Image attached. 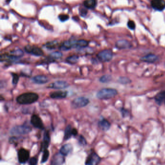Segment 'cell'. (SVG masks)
I'll list each match as a JSON object with an SVG mask.
<instances>
[{
	"instance_id": "cell-8",
	"label": "cell",
	"mask_w": 165,
	"mask_h": 165,
	"mask_svg": "<svg viewBox=\"0 0 165 165\" xmlns=\"http://www.w3.org/2000/svg\"><path fill=\"white\" fill-rule=\"evenodd\" d=\"M101 160L100 157L95 152H92L89 154L86 160L85 164L87 165H96L99 163Z\"/></svg>"
},
{
	"instance_id": "cell-11",
	"label": "cell",
	"mask_w": 165,
	"mask_h": 165,
	"mask_svg": "<svg viewBox=\"0 0 165 165\" xmlns=\"http://www.w3.org/2000/svg\"><path fill=\"white\" fill-rule=\"evenodd\" d=\"M64 156L62 155L60 152L57 153L53 156L51 161V165H62L65 162Z\"/></svg>"
},
{
	"instance_id": "cell-6",
	"label": "cell",
	"mask_w": 165,
	"mask_h": 165,
	"mask_svg": "<svg viewBox=\"0 0 165 165\" xmlns=\"http://www.w3.org/2000/svg\"><path fill=\"white\" fill-rule=\"evenodd\" d=\"M25 52L36 56H42L44 55V52L39 47L31 45H27L24 48Z\"/></svg>"
},
{
	"instance_id": "cell-14",
	"label": "cell",
	"mask_w": 165,
	"mask_h": 165,
	"mask_svg": "<svg viewBox=\"0 0 165 165\" xmlns=\"http://www.w3.org/2000/svg\"><path fill=\"white\" fill-rule=\"evenodd\" d=\"M141 61L147 63H154L158 60V57L154 54H148L141 58Z\"/></svg>"
},
{
	"instance_id": "cell-2",
	"label": "cell",
	"mask_w": 165,
	"mask_h": 165,
	"mask_svg": "<svg viewBox=\"0 0 165 165\" xmlns=\"http://www.w3.org/2000/svg\"><path fill=\"white\" fill-rule=\"evenodd\" d=\"M118 92L115 89L112 88H103L99 91L97 94V97L99 99H109L115 97Z\"/></svg>"
},
{
	"instance_id": "cell-3",
	"label": "cell",
	"mask_w": 165,
	"mask_h": 165,
	"mask_svg": "<svg viewBox=\"0 0 165 165\" xmlns=\"http://www.w3.org/2000/svg\"><path fill=\"white\" fill-rule=\"evenodd\" d=\"M31 127L27 125H23L14 126L10 130V134L12 135H25L31 131Z\"/></svg>"
},
{
	"instance_id": "cell-32",
	"label": "cell",
	"mask_w": 165,
	"mask_h": 165,
	"mask_svg": "<svg viewBox=\"0 0 165 165\" xmlns=\"http://www.w3.org/2000/svg\"><path fill=\"white\" fill-rule=\"evenodd\" d=\"M78 143H80V144L82 146H85L87 144L86 140L83 135H80L78 137Z\"/></svg>"
},
{
	"instance_id": "cell-27",
	"label": "cell",
	"mask_w": 165,
	"mask_h": 165,
	"mask_svg": "<svg viewBox=\"0 0 165 165\" xmlns=\"http://www.w3.org/2000/svg\"><path fill=\"white\" fill-rule=\"evenodd\" d=\"M43 156H42L41 163H45L48 160L49 156H50V152L48 150V149L45 150L43 151Z\"/></svg>"
},
{
	"instance_id": "cell-20",
	"label": "cell",
	"mask_w": 165,
	"mask_h": 165,
	"mask_svg": "<svg viewBox=\"0 0 165 165\" xmlns=\"http://www.w3.org/2000/svg\"><path fill=\"white\" fill-rule=\"evenodd\" d=\"M73 47H74L73 41H65L60 45V48L64 51L70 50Z\"/></svg>"
},
{
	"instance_id": "cell-5",
	"label": "cell",
	"mask_w": 165,
	"mask_h": 165,
	"mask_svg": "<svg viewBox=\"0 0 165 165\" xmlns=\"http://www.w3.org/2000/svg\"><path fill=\"white\" fill-rule=\"evenodd\" d=\"M89 102V99L85 97H78L72 102V107L74 109L80 108L87 106Z\"/></svg>"
},
{
	"instance_id": "cell-33",
	"label": "cell",
	"mask_w": 165,
	"mask_h": 165,
	"mask_svg": "<svg viewBox=\"0 0 165 165\" xmlns=\"http://www.w3.org/2000/svg\"><path fill=\"white\" fill-rule=\"evenodd\" d=\"M127 26L131 30H135V23L133 20H129L127 22Z\"/></svg>"
},
{
	"instance_id": "cell-12",
	"label": "cell",
	"mask_w": 165,
	"mask_h": 165,
	"mask_svg": "<svg viewBox=\"0 0 165 165\" xmlns=\"http://www.w3.org/2000/svg\"><path fill=\"white\" fill-rule=\"evenodd\" d=\"M69 85L68 83L65 81L59 80L52 83L50 85L48 88L55 89H64L67 88Z\"/></svg>"
},
{
	"instance_id": "cell-24",
	"label": "cell",
	"mask_w": 165,
	"mask_h": 165,
	"mask_svg": "<svg viewBox=\"0 0 165 165\" xmlns=\"http://www.w3.org/2000/svg\"><path fill=\"white\" fill-rule=\"evenodd\" d=\"M79 59V57L76 55H73L71 56H68L66 58V62L70 64H74L78 62Z\"/></svg>"
},
{
	"instance_id": "cell-29",
	"label": "cell",
	"mask_w": 165,
	"mask_h": 165,
	"mask_svg": "<svg viewBox=\"0 0 165 165\" xmlns=\"http://www.w3.org/2000/svg\"><path fill=\"white\" fill-rule=\"evenodd\" d=\"M50 56L53 58V59L55 60L61 58L62 56V53H61V52H53L52 53H51L50 55Z\"/></svg>"
},
{
	"instance_id": "cell-28",
	"label": "cell",
	"mask_w": 165,
	"mask_h": 165,
	"mask_svg": "<svg viewBox=\"0 0 165 165\" xmlns=\"http://www.w3.org/2000/svg\"><path fill=\"white\" fill-rule=\"evenodd\" d=\"M112 79L111 75H105L100 78V81L102 83H107L111 81Z\"/></svg>"
},
{
	"instance_id": "cell-18",
	"label": "cell",
	"mask_w": 165,
	"mask_h": 165,
	"mask_svg": "<svg viewBox=\"0 0 165 165\" xmlns=\"http://www.w3.org/2000/svg\"><path fill=\"white\" fill-rule=\"evenodd\" d=\"M73 151V146L71 144H66L61 147L60 152L64 156H66L70 154Z\"/></svg>"
},
{
	"instance_id": "cell-16",
	"label": "cell",
	"mask_w": 165,
	"mask_h": 165,
	"mask_svg": "<svg viewBox=\"0 0 165 165\" xmlns=\"http://www.w3.org/2000/svg\"><path fill=\"white\" fill-rule=\"evenodd\" d=\"M67 95V92L66 91H58L52 92L50 94V97L52 99H61L66 97Z\"/></svg>"
},
{
	"instance_id": "cell-26",
	"label": "cell",
	"mask_w": 165,
	"mask_h": 165,
	"mask_svg": "<svg viewBox=\"0 0 165 165\" xmlns=\"http://www.w3.org/2000/svg\"><path fill=\"white\" fill-rule=\"evenodd\" d=\"M59 42L57 41H52L50 42H47L46 44V47L48 49L50 50H53L57 48H58V46H59Z\"/></svg>"
},
{
	"instance_id": "cell-30",
	"label": "cell",
	"mask_w": 165,
	"mask_h": 165,
	"mask_svg": "<svg viewBox=\"0 0 165 165\" xmlns=\"http://www.w3.org/2000/svg\"><path fill=\"white\" fill-rule=\"evenodd\" d=\"M12 76V83L13 85H16L17 84L19 80V75L15 73H11Z\"/></svg>"
},
{
	"instance_id": "cell-35",
	"label": "cell",
	"mask_w": 165,
	"mask_h": 165,
	"mask_svg": "<svg viewBox=\"0 0 165 165\" xmlns=\"http://www.w3.org/2000/svg\"><path fill=\"white\" fill-rule=\"evenodd\" d=\"M87 13V11L86 10V9H82L81 11H80V14L81 16H86Z\"/></svg>"
},
{
	"instance_id": "cell-10",
	"label": "cell",
	"mask_w": 165,
	"mask_h": 165,
	"mask_svg": "<svg viewBox=\"0 0 165 165\" xmlns=\"http://www.w3.org/2000/svg\"><path fill=\"white\" fill-rule=\"evenodd\" d=\"M151 4L152 8L157 11H162L165 9V0H152Z\"/></svg>"
},
{
	"instance_id": "cell-7",
	"label": "cell",
	"mask_w": 165,
	"mask_h": 165,
	"mask_svg": "<svg viewBox=\"0 0 165 165\" xmlns=\"http://www.w3.org/2000/svg\"><path fill=\"white\" fill-rule=\"evenodd\" d=\"M17 157L19 163L25 164L28 161L30 157V153L27 150L21 148L17 152Z\"/></svg>"
},
{
	"instance_id": "cell-13",
	"label": "cell",
	"mask_w": 165,
	"mask_h": 165,
	"mask_svg": "<svg viewBox=\"0 0 165 165\" xmlns=\"http://www.w3.org/2000/svg\"><path fill=\"white\" fill-rule=\"evenodd\" d=\"M115 46L117 48L120 50L127 49L131 48L132 45L130 42L125 40H120L117 41L115 44Z\"/></svg>"
},
{
	"instance_id": "cell-23",
	"label": "cell",
	"mask_w": 165,
	"mask_h": 165,
	"mask_svg": "<svg viewBox=\"0 0 165 165\" xmlns=\"http://www.w3.org/2000/svg\"><path fill=\"white\" fill-rule=\"evenodd\" d=\"M83 4L85 8L93 9L97 5V1L96 0H85Z\"/></svg>"
},
{
	"instance_id": "cell-1",
	"label": "cell",
	"mask_w": 165,
	"mask_h": 165,
	"mask_svg": "<svg viewBox=\"0 0 165 165\" xmlns=\"http://www.w3.org/2000/svg\"><path fill=\"white\" fill-rule=\"evenodd\" d=\"M39 96L34 93H26L17 97L16 101L21 105L31 104L38 101Z\"/></svg>"
},
{
	"instance_id": "cell-25",
	"label": "cell",
	"mask_w": 165,
	"mask_h": 165,
	"mask_svg": "<svg viewBox=\"0 0 165 165\" xmlns=\"http://www.w3.org/2000/svg\"><path fill=\"white\" fill-rule=\"evenodd\" d=\"M73 128H72L71 125H68L66 127L65 132H64V140H68L71 137L72 135H73L72 132Z\"/></svg>"
},
{
	"instance_id": "cell-22",
	"label": "cell",
	"mask_w": 165,
	"mask_h": 165,
	"mask_svg": "<svg viewBox=\"0 0 165 165\" xmlns=\"http://www.w3.org/2000/svg\"><path fill=\"white\" fill-rule=\"evenodd\" d=\"M74 47L83 48H85L89 45V42L84 39H80L77 41H73Z\"/></svg>"
},
{
	"instance_id": "cell-4",
	"label": "cell",
	"mask_w": 165,
	"mask_h": 165,
	"mask_svg": "<svg viewBox=\"0 0 165 165\" xmlns=\"http://www.w3.org/2000/svg\"><path fill=\"white\" fill-rule=\"evenodd\" d=\"M97 57L102 62H108L112 59L113 52L111 50H103L97 54Z\"/></svg>"
},
{
	"instance_id": "cell-9",
	"label": "cell",
	"mask_w": 165,
	"mask_h": 165,
	"mask_svg": "<svg viewBox=\"0 0 165 165\" xmlns=\"http://www.w3.org/2000/svg\"><path fill=\"white\" fill-rule=\"evenodd\" d=\"M31 123L34 127L39 129H44V126L43 123L40 117L34 114L32 116L31 118Z\"/></svg>"
},
{
	"instance_id": "cell-36",
	"label": "cell",
	"mask_w": 165,
	"mask_h": 165,
	"mask_svg": "<svg viewBox=\"0 0 165 165\" xmlns=\"http://www.w3.org/2000/svg\"><path fill=\"white\" fill-rule=\"evenodd\" d=\"M72 132H73V135L76 136L78 135V131L76 128H73L72 129Z\"/></svg>"
},
{
	"instance_id": "cell-17",
	"label": "cell",
	"mask_w": 165,
	"mask_h": 165,
	"mask_svg": "<svg viewBox=\"0 0 165 165\" xmlns=\"http://www.w3.org/2000/svg\"><path fill=\"white\" fill-rule=\"evenodd\" d=\"M33 81L36 84H43L48 82L49 81L48 77L43 75H38L33 78Z\"/></svg>"
},
{
	"instance_id": "cell-19",
	"label": "cell",
	"mask_w": 165,
	"mask_h": 165,
	"mask_svg": "<svg viewBox=\"0 0 165 165\" xmlns=\"http://www.w3.org/2000/svg\"><path fill=\"white\" fill-rule=\"evenodd\" d=\"M98 126L103 131H107L111 127V123L105 119H102L98 123Z\"/></svg>"
},
{
	"instance_id": "cell-34",
	"label": "cell",
	"mask_w": 165,
	"mask_h": 165,
	"mask_svg": "<svg viewBox=\"0 0 165 165\" xmlns=\"http://www.w3.org/2000/svg\"><path fill=\"white\" fill-rule=\"evenodd\" d=\"M38 159L36 157H33L30 159L29 164L30 165H36L38 164Z\"/></svg>"
},
{
	"instance_id": "cell-31",
	"label": "cell",
	"mask_w": 165,
	"mask_h": 165,
	"mask_svg": "<svg viewBox=\"0 0 165 165\" xmlns=\"http://www.w3.org/2000/svg\"><path fill=\"white\" fill-rule=\"evenodd\" d=\"M58 17H59V19L60 21H62V22H64V21H66V20H68L69 17L68 15L67 14H62L59 15Z\"/></svg>"
},
{
	"instance_id": "cell-15",
	"label": "cell",
	"mask_w": 165,
	"mask_h": 165,
	"mask_svg": "<svg viewBox=\"0 0 165 165\" xmlns=\"http://www.w3.org/2000/svg\"><path fill=\"white\" fill-rule=\"evenodd\" d=\"M50 134L48 131H46L44 133L43 140L42 142L41 147V151L43 152L45 150L48 149V146L50 145Z\"/></svg>"
},
{
	"instance_id": "cell-21",
	"label": "cell",
	"mask_w": 165,
	"mask_h": 165,
	"mask_svg": "<svg viewBox=\"0 0 165 165\" xmlns=\"http://www.w3.org/2000/svg\"><path fill=\"white\" fill-rule=\"evenodd\" d=\"M10 56L11 57V59L13 60L17 59L21 57L23 55L24 53L22 50L20 49L18 50H14L12 52H10V53H9Z\"/></svg>"
}]
</instances>
